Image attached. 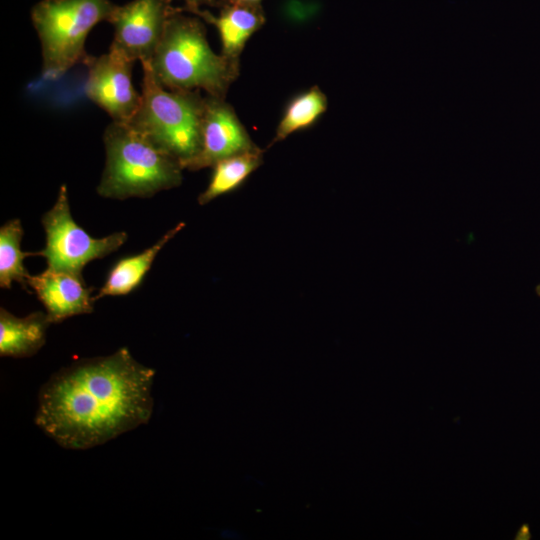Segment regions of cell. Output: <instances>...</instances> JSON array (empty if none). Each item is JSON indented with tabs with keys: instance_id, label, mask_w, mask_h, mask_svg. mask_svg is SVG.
<instances>
[{
	"instance_id": "cell-1",
	"label": "cell",
	"mask_w": 540,
	"mask_h": 540,
	"mask_svg": "<svg viewBox=\"0 0 540 540\" xmlns=\"http://www.w3.org/2000/svg\"><path fill=\"white\" fill-rule=\"evenodd\" d=\"M154 375L125 347L76 361L41 387L35 423L64 448L101 445L149 421Z\"/></svg>"
},
{
	"instance_id": "cell-2",
	"label": "cell",
	"mask_w": 540,
	"mask_h": 540,
	"mask_svg": "<svg viewBox=\"0 0 540 540\" xmlns=\"http://www.w3.org/2000/svg\"><path fill=\"white\" fill-rule=\"evenodd\" d=\"M149 63L156 80L169 90H204L220 98L239 75V63L211 49L202 22L175 9Z\"/></svg>"
},
{
	"instance_id": "cell-3",
	"label": "cell",
	"mask_w": 540,
	"mask_h": 540,
	"mask_svg": "<svg viewBox=\"0 0 540 540\" xmlns=\"http://www.w3.org/2000/svg\"><path fill=\"white\" fill-rule=\"evenodd\" d=\"M103 141L106 162L97 186L100 196L148 198L182 183L180 163L129 123L112 121Z\"/></svg>"
},
{
	"instance_id": "cell-4",
	"label": "cell",
	"mask_w": 540,
	"mask_h": 540,
	"mask_svg": "<svg viewBox=\"0 0 540 540\" xmlns=\"http://www.w3.org/2000/svg\"><path fill=\"white\" fill-rule=\"evenodd\" d=\"M141 65V102L128 123L183 168L201 148L205 97L197 90H169L156 80L149 61Z\"/></svg>"
},
{
	"instance_id": "cell-5",
	"label": "cell",
	"mask_w": 540,
	"mask_h": 540,
	"mask_svg": "<svg viewBox=\"0 0 540 540\" xmlns=\"http://www.w3.org/2000/svg\"><path fill=\"white\" fill-rule=\"evenodd\" d=\"M115 5L110 0H42L31 10L42 54V76L60 79L87 57L90 31L108 21Z\"/></svg>"
},
{
	"instance_id": "cell-6",
	"label": "cell",
	"mask_w": 540,
	"mask_h": 540,
	"mask_svg": "<svg viewBox=\"0 0 540 540\" xmlns=\"http://www.w3.org/2000/svg\"><path fill=\"white\" fill-rule=\"evenodd\" d=\"M45 247L34 255L46 259L47 268L82 275L91 261L118 250L127 240L124 231L95 238L80 227L72 217L68 190L63 184L50 210L42 217Z\"/></svg>"
},
{
	"instance_id": "cell-7",
	"label": "cell",
	"mask_w": 540,
	"mask_h": 540,
	"mask_svg": "<svg viewBox=\"0 0 540 540\" xmlns=\"http://www.w3.org/2000/svg\"><path fill=\"white\" fill-rule=\"evenodd\" d=\"M84 92L116 122H130L137 112L141 93L132 81L134 61L113 46L100 56L87 55Z\"/></svg>"
},
{
	"instance_id": "cell-8",
	"label": "cell",
	"mask_w": 540,
	"mask_h": 540,
	"mask_svg": "<svg viewBox=\"0 0 540 540\" xmlns=\"http://www.w3.org/2000/svg\"><path fill=\"white\" fill-rule=\"evenodd\" d=\"M167 0H132L115 5L108 22L114 28L110 46L132 61H150L172 8Z\"/></svg>"
},
{
	"instance_id": "cell-9",
	"label": "cell",
	"mask_w": 540,
	"mask_h": 540,
	"mask_svg": "<svg viewBox=\"0 0 540 540\" xmlns=\"http://www.w3.org/2000/svg\"><path fill=\"white\" fill-rule=\"evenodd\" d=\"M201 136L200 151L183 169L198 171L212 167L222 159L259 148L225 98L205 97Z\"/></svg>"
},
{
	"instance_id": "cell-10",
	"label": "cell",
	"mask_w": 540,
	"mask_h": 540,
	"mask_svg": "<svg viewBox=\"0 0 540 540\" xmlns=\"http://www.w3.org/2000/svg\"><path fill=\"white\" fill-rule=\"evenodd\" d=\"M27 285L44 306L51 323L93 312L94 288L85 283L82 275L46 268L30 275Z\"/></svg>"
},
{
	"instance_id": "cell-11",
	"label": "cell",
	"mask_w": 540,
	"mask_h": 540,
	"mask_svg": "<svg viewBox=\"0 0 540 540\" xmlns=\"http://www.w3.org/2000/svg\"><path fill=\"white\" fill-rule=\"evenodd\" d=\"M189 11L216 27L222 46L221 54L235 63H239L247 41L265 22L261 5L252 6L230 0L217 16L199 8Z\"/></svg>"
},
{
	"instance_id": "cell-12",
	"label": "cell",
	"mask_w": 540,
	"mask_h": 540,
	"mask_svg": "<svg viewBox=\"0 0 540 540\" xmlns=\"http://www.w3.org/2000/svg\"><path fill=\"white\" fill-rule=\"evenodd\" d=\"M50 324L47 314L41 311L17 317L1 308L0 355L13 358L33 356L45 344Z\"/></svg>"
},
{
	"instance_id": "cell-13",
	"label": "cell",
	"mask_w": 540,
	"mask_h": 540,
	"mask_svg": "<svg viewBox=\"0 0 540 540\" xmlns=\"http://www.w3.org/2000/svg\"><path fill=\"white\" fill-rule=\"evenodd\" d=\"M184 227L185 223L180 222L149 248L119 259L109 270L104 284L94 295V300L106 296H124L133 292L142 283L158 253Z\"/></svg>"
},
{
	"instance_id": "cell-14",
	"label": "cell",
	"mask_w": 540,
	"mask_h": 540,
	"mask_svg": "<svg viewBox=\"0 0 540 540\" xmlns=\"http://www.w3.org/2000/svg\"><path fill=\"white\" fill-rule=\"evenodd\" d=\"M263 163V151L258 148L222 159L214 164L206 189L198 196L205 205L219 196L237 190Z\"/></svg>"
},
{
	"instance_id": "cell-15",
	"label": "cell",
	"mask_w": 540,
	"mask_h": 540,
	"mask_svg": "<svg viewBox=\"0 0 540 540\" xmlns=\"http://www.w3.org/2000/svg\"><path fill=\"white\" fill-rule=\"evenodd\" d=\"M328 100L318 86L295 95L286 105L271 145L285 140L293 133L312 127L326 112Z\"/></svg>"
},
{
	"instance_id": "cell-16",
	"label": "cell",
	"mask_w": 540,
	"mask_h": 540,
	"mask_svg": "<svg viewBox=\"0 0 540 540\" xmlns=\"http://www.w3.org/2000/svg\"><path fill=\"white\" fill-rule=\"evenodd\" d=\"M23 227L20 219H12L0 228V287L10 289L14 282L28 286L30 276L23 261L34 253L21 250Z\"/></svg>"
},
{
	"instance_id": "cell-17",
	"label": "cell",
	"mask_w": 540,
	"mask_h": 540,
	"mask_svg": "<svg viewBox=\"0 0 540 540\" xmlns=\"http://www.w3.org/2000/svg\"><path fill=\"white\" fill-rule=\"evenodd\" d=\"M169 3L172 0H167ZM187 5V10L198 9L203 4H212L215 0H183Z\"/></svg>"
},
{
	"instance_id": "cell-18",
	"label": "cell",
	"mask_w": 540,
	"mask_h": 540,
	"mask_svg": "<svg viewBox=\"0 0 540 540\" xmlns=\"http://www.w3.org/2000/svg\"><path fill=\"white\" fill-rule=\"evenodd\" d=\"M230 1L246 4V5H252V6H260L262 2V0H230Z\"/></svg>"
},
{
	"instance_id": "cell-19",
	"label": "cell",
	"mask_w": 540,
	"mask_h": 540,
	"mask_svg": "<svg viewBox=\"0 0 540 540\" xmlns=\"http://www.w3.org/2000/svg\"><path fill=\"white\" fill-rule=\"evenodd\" d=\"M536 293L540 296V284L536 287Z\"/></svg>"
}]
</instances>
